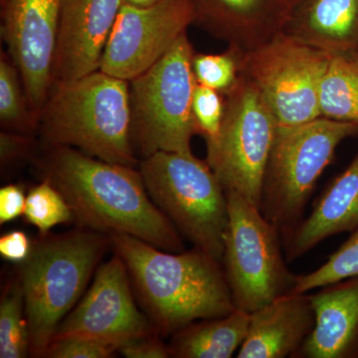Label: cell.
<instances>
[{"mask_svg":"<svg viewBox=\"0 0 358 358\" xmlns=\"http://www.w3.org/2000/svg\"><path fill=\"white\" fill-rule=\"evenodd\" d=\"M249 324L250 313L236 308L224 317L196 320L171 336V357H232L244 343Z\"/></svg>","mask_w":358,"mask_h":358,"instance_id":"20","label":"cell"},{"mask_svg":"<svg viewBox=\"0 0 358 358\" xmlns=\"http://www.w3.org/2000/svg\"><path fill=\"white\" fill-rule=\"evenodd\" d=\"M225 113V96L216 90L196 84L193 94L192 114L197 133L205 141L214 140L220 133Z\"/></svg>","mask_w":358,"mask_h":358,"instance_id":"27","label":"cell"},{"mask_svg":"<svg viewBox=\"0 0 358 358\" xmlns=\"http://www.w3.org/2000/svg\"><path fill=\"white\" fill-rule=\"evenodd\" d=\"M20 70L15 63L1 55L0 60V119L9 128L28 131L34 128L37 120L27 113V99L23 96Z\"/></svg>","mask_w":358,"mask_h":358,"instance_id":"25","label":"cell"},{"mask_svg":"<svg viewBox=\"0 0 358 358\" xmlns=\"http://www.w3.org/2000/svg\"><path fill=\"white\" fill-rule=\"evenodd\" d=\"M358 136L352 122L317 117L289 128L278 127L264 178L260 211L286 236L303 220L317 180L336 148Z\"/></svg>","mask_w":358,"mask_h":358,"instance_id":"6","label":"cell"},{"mask_svg":"<svg viewBox=\"0 0 358 358\" xmlns=\"http://www.w3.org/2000/svg\"><path fill=\"white\" fill-rule=\"evenodd\" d=\"M124 0H63L52 85L100 70L106 45Z\"/></svg>","mask_w":358,"mask_h":358,"instance_id":"14","label":"cell"},{"mask_svg":"<svg viewBox=\"0 0 358 358\" xmlns=\"http://www.w3.org/2000/svg\"><path fill=\"white\" fill-rule=\"evenodd\" d=\"M315 326L310 294H284L250 313L248 334L237 357H294Z\"/></svg>","mask_w":358,"mask_h":358,"instance_id":"16","label":"cell"},{"mask_svg":"<svg viewBox=\"0 0 358 358\" xmlns=\"http://www.w3.org/2000/svg\"><path fill=\"white\" fill-rule=\"evenodd\" d=\"M23 215L38 229L40 236L48 234L55 226L73 220L72 211L62 193L47 179L28 192Z\"/></svg>","mask_w":358,"mask_h":358,"instance_id":"24","label":"cell"},{"mask_svg":"<svg viewBox=\"0 0 358 358\" xmlns=\"http://www.w3.org/2000/svg\"><path fill=\"white\" fill-rule=\"evenodd\" d=\"M160 0H124L126 3L134 4V6H148L152 4L157 3Z\"/></svg>","mask_w":358,"mask_h":358,"instance_id":"33","label":"cell"},{"mask_svg":"<svg viewBox=\"0 0 358 358\" xmlns=\"http://www.w3.org/2000/svg\"><path fill=\"white\" fill-rule=\"evenodd\" d=\"M117 348L107 343L89 339L68 338L52 341L45 357L48 358H108Z\"/></svg>","mask_w":358,"mask_h":358,"instance_id":"28","label":"cell"},{"mask_svg":"<svg viewBox=\"0 0 358 358\" xmlns=\"http://www.w3.org/2000/svg\"><path fill=\"white\" fill-rule=\"evenodd\" d=\"M110 245L109 235L79 229L45 235L20 263L30 357H45L59 324L84 296Z\"/></svg>","mask_w":358,"mask_h":358,"instance_id":"4","label":"cell"},{"mask_svg":"<svg viewBox=\"0 0 358 358\" xmlns=\"http://www.w3.org/2000/svg\"><path fill=\"white\" fill-rule=\"evenodd\" d=\"M226 195L229 221L221 263L235 308L251 313L289 294L298 275L287 266L278 228L248 200Z\"/></svg>","mask_w":358,"mask_h":358,"instance_id":"8","label":"cell"},{"mask_svg":"<svg viewBox=\"0 0 358 358\" xmlns=\"http://www.w3.org/2000/svg\"><path fill=\"white\" fill-rule=\"evenodd\" d=\"M140 173L150 199L195 249L222 260L229 221L227 195L206 160L157 152Z\"/></svg>","mask_w":358,"mask_h":358,"instance_id":"5","label":"cell"},{"mask_svg":"<svg viewBox=\"0 0 358 358\" xmlns=\"http://www.w3.org/2000/svg\"><path fill=\"white\" fill-rule=\"evenodd\" d=\"M30 355V336L20 278L8 282L0 301V357Z\"/></svg>","mask_w":358,"mask_h":358,"instance_id":"22","label":"cell"},{"mask_svg":"<svg viewBox=\"0 0 358 358\" xmlns=\"http://www.w3.org/2000/svg\"><path fill=\"white\" fill-rule=\"evenodd\" d=\"M358 229V155L334 178L307 219L282 237L287 262L305 255L327 238Z\"/></svg>","mask_w":358,"mask_h":358,"instance_id":"18","label":"cell"},{"mask_svg":"<svg viewBox=\"0 0 358 358\" xmlns=\"http://www.w3.org/2000/svg\"><path fill=\"white\" fill-rule=\"evenodd\" d=\"M315 326L294 357L358 358V277L310 294Z\"/></svg>","mask_w":358,"mask_h":358,"instance_id":"17","label":"cell"},{"mask_svg":"<svg viewBox=\"0 0 358 358\" xmlns=\"http://www.w3.org/2000/svg\"><path fill=\"white\" fill-rule=\"evenodd\" d=\"M63 0H1L2 35L17 66L28 106L40 114L52 87Z\"/></svg>","mask_w":358,"mask_h":358,"instance_id":"13","label":"cell"},{"mask_svg":"<svg viewBox=\"0 0 358 358\" xmlns=\"http://www.w3.org/2000/svg\"><path fill=\"white\" fill-rule=\"evenodd\" d=\"M358 277V229L319 268L305 275H298L289 294H307L313 289H320Z\"/></svg>","mask_w":358,"mask_h":358,"instance_id":"23","label":"cell"},{"mask_svg":"<svg viewBox=\"0 0 358 358\" xmlns=\"http://www.w3.org/2000/svg\"><path fill=\"white\" fill-rule=\"evenodd\" d=\"M331 54L285 32L242 51L241 75L260 92L278 127L289 128L320 117V89Z\"/></svg>","mask_w":358,"mask_h":358,"instance_id":"10","label":"cell"},{"mask_svg":"<svg viewBox=\"0 0 358 358\" xmlns=\"http://www.w3.org/2000/svg\"><path fill=\"white\" fill-rule=\"evenodd\" d=\"M26 196L22 186L8 185L0 189V224L11 222L24 214Z\"/></svg>","mask_w":358,"mask_h":358,"instance_id":"31","label":"cell"},{"mask_svg":"<svg viewBox=\"0 0 358 358\" xmlns=\"http://www.w3.org/2000/svg\"><path fill=\"white\" fill-rule=\"evenodd\" d=\"M110 238L128 268L136 301L162 338L235 310L221 261L199 249L169 252L131 235Z\"/></svg>","mask_w":358,"mask_h":358,"instance_id":"2","label":"cell"},{"mask_svg":"<svg viewBox=\"0 0 358 358\" xmlns=\"http://www.w3.org/2000/svg\"><path fill=\"white\" fill-rule=\"evenodd\" d=\"M183 33L150 69L131 83V141L143 159L157 152L192 155L194 55Z\"/></svg>","mask_w":358,"mask_h":358,"instance_id":"7","label":"cell"},{"mask_svg":"<svg viewBox=\"0 0 358 358\" xmlns=\"http://www.w3.org/2000/svg\"><path fill=\"white\" fill-rule=\"evenodd\" d=\"M320 117L358 126V53L333 54L320 89Z\"/></svg>","mask_w":358,"mask_h":358,"instance_id":"21","label":"cell"},{"mask_svg":"<svg viewBox=\"0 0 358 358\" xmlns=\"http://www.w3.org/2000/svg\"><path fill=\"white\" fill-rule=\"evenodd\" d=\"M241 50L230 46L223 53H194L192 69L196 83L227 93L241 75Z\"/></svg>","mask_w":358,"mask_h":358,"instance_id":"26","label":"cell"},{"mask_svg":"<svg viewBox=\"0 0 358 358\" xmlns=\"http://www.w3.org/2000/svg\"><path fill=\"white\" fill-rule=\"evenodd\" d=\"M32 143L27 136L13 133H1L0 155L1 164H9L27 157L31 152Z\"/></svg>","mask_w":358,"mask_h":358,"instance_id":"32","label":"cell"},{"mask_svg":"<svg viewBox=\"0 0 358 358\" xmlns=\"http://www.w3.org/2000/svg\"><path fill=\"white\" fill-rule=\"evenodd\" d=\"M48 148L39 171L62 193L79 228L109 236L131 235L164 251H185L182 236L150 199L140 171L71 147Z\"/></svg>","mask_w":358,"mask_h":358,"instance_id":"1","label":"cell"},{"mask_svg":"<svg viewBox=\"0 0 358 358\" xmlns=\"http://www.w3.org/2000/svg\"><path fill=\"white\" fill-rule=\"evenodd\" d=\"M33 243L21 230H13L0 237V255L9 262H24L31 253Z\"/></svg>","mask_w":358,"mask_h":358,"instance_id":"30","label":"cell"},{"mask_svg":"<svg viewBox=\"0 0 358 358\" xmlns=\"http://www.w3.org/2000/svg\"><path fill=\"white\" fill-rule=\"evenodd\" d=\"M162 338L157 331L145 334L120 346L117 352L128 358L171 357L169 346L164 343Z\"/></svg>","mask_w":358,"mask_h":358,"instance_id":"29","label":"cell"},{"mask_svg":"<svg viewBox=\"0 0 358 358\" xmlns=\"http://www.w3.org/2000/svg\"><path fill=\"white\" fill-rule=\"evenodd\" d=\"M298 1V0H291L292 2V6H293L294 3H296V2Z\"/></svg>","mask_w":358,"mask_h":358,"instance_id":"34","label":"cell"},{"mask_svg":"<svg viewBox=\"0 0 358 358\" xmlns=\"http://www.w3.org/2000/svg\"><path fill=\"white\" fill-rule=\"evenodd\" d=\"M133 289L126 264L115 254L96 268L93 284L59 324L52 341L89 339L119 350L129 341L157 331L138 310Z\"/></svg>","mask_w":358,"mask_h":358,"instance_id":"12","label":"cell"},{"mask_svg":"<svg viewBox=\"0 0 358 358\" xmlns=\"http://www.w3.org/2000/svg\"><path fill=\"white\" fill-rule=\"evenodd\" d=\"M193 23L192 0H160L148 6L124 2L100 70L131 81L155 65Z\"/></svg>","mask_w":358,"mask_h":358,"instance_id":"11","label":"cell"},{"mask_svg":"<svg viewBox=\"0 0 358 358\" xmlns=\"http://www.w3.org/2000/svg\"><path fill=\"white\" fill-rule=\"evenodd\" d=\"M225 96L220 133L206 141V162L225 192L260 209L264 178L278 124L255 85L240 75Z\"/></svg>","mask_w":358,"mask_h":358,"instance_id":"9","label":"cell"},{"mask_svg":"<svg viewBox=\"0 0 358 358\" xmlns=\"http://www.w3.org/2000/svg\"><path fill=\"white\" fill-rule=\"evenodd\" d=\"M194 23L228 46L249 51L282 31L291 0H192Z\"/></svg>","mask_w":358,"mask_h":358,"instance_id":"15","label":"cell"},{"mask_svg":"<svg viewBox=\"0 0 358 358\" xmlns=\"http://www.w3.org/2000/svg\"><path fill=\"white\" fill-rule=\"evenodd\" d=\"M40 114L42 140L48 147H75L103 162L136 166L126 80L99 70L53 84Z\"/></svg>","mask_w":358,"mask_h":358,"instance_id":"3","label":"cell"},{"mask_svg":"<svg viewBox=\"0 0 358 358\" xmlns=\"http://www.w3.org/2000/svg\"><path fill=\"white\" fill-rule=\"evenodd\" d=\"M282 32L327 53H358V0H298Z\"/></svg>","mask_w":358,"mask_h":358,"instance_id":"19","label":"cell"}]
</instances>
